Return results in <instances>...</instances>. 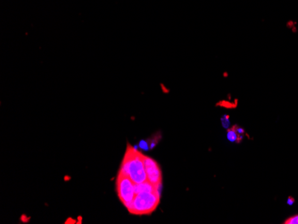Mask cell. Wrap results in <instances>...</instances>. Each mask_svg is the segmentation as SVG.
Returning <instances> with one entry per match:
<instances>
[{
  "label": "cell",
  "instance_id": "obj_4",
  "mask_svg": "<svg viewBox=\"0 0 298 224\" xmlns=\"http://www.w3.org/2000/svg\"><path fill=\"white\" fill-rule=\"evenodd\" d=\"M144 163L148 181L154 186L162 183V171L157 162L151 157L144 155Z\"/></svg>",
  "mask_w": 298,
  "mask_h": 224
},
{
  "label": "cell",
  "instance_id": "obj_2",
  "mask_svg": "<svg viewBox=\"0 0 298 224\" xmlns=\"http://www.w3.org/2000/svg\"><path fill=\"white\" fill-rule=\"evenodd\" d=\"M160 203V196L155 192L137 194L129 206L128 211L134 215H146L155 211Z\"/></svg>",
  "mask_w": 298,
  "mask_h": 224
},
{
  "label": "cell",
  "instance_id": "obj_1",
  "mask_svg": "<svg viewBox=\"0 0 298 224\" xmlns=\"http://www.w3.org/2000/svg\"><path fill=\"white\" fill-rule=\"evenodd\" d=\"M119 172L130 177L135 184L147 182L148 176L145 167L144 155L128 145Z\"/></svg>",
  "mask_w": 298,
  "mask_h": 224
},
{
  "label": "cell",
  "instance_id": "obj_10",
  "mask_svg": "<svg viewBox=\"0 0 298 224\" xmlns=\"http://www.w3.org/2000/svg\"><path fill=\"white\" fill-rule=\"evenodd\" d=\"M293 204H294L293 198H289V199H288V205H293Z\"/></svg>",
  "mask_w": 298,
  "mask_h": 224
},
{
  "label": "cell",
  "instance_id": "obj_9",
  "mask_svg": "<svg viewBox=\"0 0 298 224\" xmlns=\"http://www.w3.org/2000/svg\"><path fill=\"white\" fill-rule=\"evenodd\" d=\"M222 122H223V126L225 129H229V118L228 115H224V117L222 118Z\"/></svg>",
  "mask_w": 298,
  "mask_h": 224
},
{
  "label": "cell",
  "instance_id": "obj_3",
  "mask_svg": "<svg viewBox=\"0 0 298 224\" xmlns=\"http://www.w3.org/2000/svg\"><path fill=\"white\" fill-rule=\"evenodd\" d=\"M116 191L120 201L126 208H128L136 196L135 183L130 177L119 172L116 180Z\"/></svg>",
  "mask_w": 298,
  "mask_h": 224
},
{
  "label": "cell",
  "instance_id": "obj_8",
  "mask_svg": "<svg viewBox=\"0 0 298 224\" xmlns=\"http://www.w3.org/2000/svg\"><path fill=\"white\" fill-rule=\"evenodd\" d=\"M285 224H298V214L293 217H290L284 222Z\"/></svg>",
  "mask_w": 298,
  "mask_h": 224
},
{
  "label": "cell",
  "instance_id": "obj_6",
  "mask_svg": "<svg viewBox=\"0 0 298 224\" xmlns=\"http://www.w3.org/2000/svg\"><path fill=\"white\" fill-rule=\"evenodd\" d=\"M242 135L238 133L236 129H229L227 133V138L229 139L230 142H240V139H242Z\"/></svg>",
  "mask_w": 298,
  "mask_h": 224
},
{
  "label": "cell",
  "instance_id": "obj_5",
  "mask_svg": "<svg viewBox=\"0 0 298 224\" xmlns=\"http://www.w3.org/2000/svg\"><path fill=\"white\" fill-rule=\"evenodd\" d=\"M145 192H155V186L152 183H150L149 181L135 184V194H140Z\"/></svg>",
  "mask_w": 298,
  "mask_h": 224
},
{
  "label": "cell",
  "instance_id": "obj_7",
  "mask_svg": "<svg viewBox=\"0 0 298 224\" xmlns=\"http://www.w3.org/2000/svg\"><path fill=\"white\" fill-rule=\"evenodd\" d=\"M139 147L141 149L145 150V151H148V150L150 149V145H149V142L146 141V140H141V141L139 142Z\"/></svg>",
  "mask_w": 298,
  "mask_h": 224
}]
</instances>
